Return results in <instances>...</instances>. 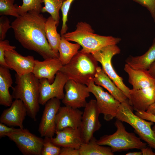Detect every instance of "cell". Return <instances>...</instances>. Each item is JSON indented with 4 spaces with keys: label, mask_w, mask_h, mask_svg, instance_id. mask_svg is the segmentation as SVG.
I'll return each mask as SVG.
<instances>
[{
    "label": "cell",
    "mask_w": 155,
    "mask_h": 155,
    "mask_svg": "<svg viewBox=\"0 0 155 155\" xmlns=\"http://www.w3.org/2000/svg\"><path fill=\"white\" fill-rule=\"evenodd\" d=\"M47 19L34 11L16 18L11 23L16 39L24 48L34 51L44 59L59 58V53L52 50L47 40L45 24Z\"/></svg>",
    "instance_id": "6da1fadb"
},
{
    "label": "cell",
    "mask_w": 155,
    "mask_h": 155,
    "mask_svg": "<svg viewBox=\"0 0 155 155\" xmlns=\"http://www.w3.org/2000/svg\"><path fill=\"white\" fill-rule=\"evenodd\" d=\"M68 41L78 43L82 47V52L92 53L106 46L117 44L121 40L119 38L102 36L94 33L92 26L85 22H78L73 31L62 35Z\"/></svg>",
    "instance_id": "7a4b0ae2"
},
{
    "label": "cell",
    "mask_w": 155,
    "mask_h": 155,
    "mask_svg": "<svg viewBox=\"0 0 155 155\" xmlns=\"http://www.w3.org/2000/svg\"><path fill=\"white\" fill-rule=\"evenodd\" d=\"M16 85L12 87L13 98L22 101L27 115L34 121L39 111V80L32 73L19 76L15 75Z\"/></svg>",
    "instance_id": "3957f363"
},
{
    "label": "cell",
    "mask_w": 155,
    "mask_h": 155,
    "mask_svg": "<svg viewBox=\"0 0 155 155\" xmlns=\"http://www.w3.org/2000/svg\"><path fill=\"white\" fill-rule=\"evenodd\" d=\"M98 62L91 53L80 51L59 71L69 79L86 85L95 76L98 66Z\"/></svg>",
    "instance_id": "277c9868"
},
{
    "label": "cell",
    "mask_w": 155,
    "mask_h": 155,
    "mask_svg": "<svg viewBox=\"0 0 155 155\" xmlns=\"http://www.w3.org/2000/svg\"><path fill=\"white\" fill-rule=\"evenodd\" d=\"M115 125L116 131L111 135H105L97 140V143L101 145H107L114 153L129 149L141 150L146 147L147 144L141 140L140 137L133 133L127 132L123 122L117 119Z\"/></svg>",
    "instance_id": "5b68a950"
},
{
    "label": "cell",
    "mask_w": 155,
    "mask_h": 155,
    "mask_svg": "<svg viewBox=\"0 0 155 155\" xmlns=\"http://www.w3.org/2000/svg\"><path fill=\"white\" fill-rule=\"evenodd\" d=\"M115 118L131 125L141 139L155 152V134L152 127L154 123L146 121L135 114L129 100L121 103Z\"/></svg>",
    "instance_id": "8992f818"
},
{
    "label": "cell",
    "mask_w": 155,
    "mask_h": 155,
    "mask_svg": "<svg viewBox=\"0 0 155 155\" xmlns=\"http://www.w3.org/2000/svg\"><path fill=\"white\" fill-rule=\"evenodd\" d=\"M120 52V49L117 44H113L104 47L91 54L97 61L100 63L104 72L129 100L130 89L125 85L122 78L116 72L111 63L113 57Z\"/></svg>",
    "instance_id": "52a82bcc"
},
{
    "label": "cell",
    "mask_w": 155,
    "mask_h": 155,
    "mask_svg": "<svg viewBox=\"0 0 155 155\" xmlns=\"http://www.w3.org/2000/svg\"><path fill=\"white\" fill-rule=\"evenodd\" d=\"M10 140L16 144L24 155H41L44 139L31 133L26 129H16L7 134Z\"/></svg>",
    "instance_id": "ba28073f"
},
{
    "label": "cell",
    "mask_w": 155,
    "mask_h": 155,
    "mask_svg": "<svg viewBox=\"0 0 155 155\" xmlns=\"http://www.w3.org/2000/svg\"><path fill=\"white\" fill-rule=\"evenodd\" d=\"M86 85L89 92L96 98L97 106L100 114L103 115L104 119L109 121L115 118L121 102L105 92L101 86L95 84L93 79Z\"/></svg>",
    "instance_id": "9c48e42d"
},
{
    "label": "cell",
    "mask_w": 155,
    "mask_h": 155,
    "mask_svg": "<svg viewBox=\"0 0 155 155\" xmlns=\"http://www.w3.org/2000/svg\"><path fill=\"white\" fill-rule=\"evenodd\" d=\"M84 108L80 128L82 142L87 143L94 137V133L100 129L102 125L99 119L100 114L96 100L91 99Z\"/></svg>",
    "instance_id": "30bf717a"
},
{
    "label": "cell",
    "mask_w": 155,
    "mask_h": 155,
    "mask_svg": "<svg viewBox=\"0 0 155 155\" xmlns=\"http://www.w3.org/2000/svg\"><path fill=\"white\" fill-rule=\"evenodd\" d=\"M68 80L65 74L59 71L52 83H50L45 78L39 80L40 104L44 105L49 100L54 98L62 100L65 95L63 91L64 86Z\"/></svg>",
    "instance_id": "8fae6325"
},
{
    "label": "cell",
    "mask_w": 155,
    "mask_h": 155,
    "mask_svg": "<svg viewBox=\"0 0 155 155\" xmlns=\"http://www.w3.org/2000/svg\"><path fill=\"white\" fill-rule=\"evenodd\" d=\"M64 88L65 94L62 102L65 106L75 108L85 106L87 103L86 99L90 96L86 85L69 79Z\"/></svg>",
    "instance_id": "7c38bea8"
},
{
    "label": "cell",
    "mask_w": 155,
    "mask_h": 155,
    "mask_svg": "<svg viewBox=\"0 0 155 155\" xmlns=\"http://www.w3.org/2000/svg\"><path fill=\"white\" fill-rule=\"evenodd\" d=\"M60 100L57 98L49 100L45 104L38 131L41 137H53L56 131L55 119L61 106Z\"/></svg>",
    "instance_id": "4fadbf2b"
},
{
    "label": "cell",
    "mask_w": 155,
    "mask_h": 155,
    "mask_svg": "<svg viewBox=\"0 0 155 155\" xmlns=\"http://www.w3.org/2000/svg\"><path fill=\"white\" fill-rule=\"evenodd\" d=\"M4 57L8 68L15 71L18 75L32 72L35 60L33 56H23L14 49L5 51Z\"/></svg>",
    "instance_id": "5bb4252c"
},
{
    "label": "cell",
    "mask_w": 155,
    "mask_h": 155,
    "mask_svg": "<svg viewBox=\"0 0 155 155\" xmlns=\"http://www.w3.org/2000/svg\"><path fill=\"white\" fill-rule=\"evenodd\" d=\"M27 115L26 108L22 101L16 99L9 108L3 111L0 122L9 126L24 128L23 123Z\"/></svg>",
    "instance_id": "9a60e30c"
},
{
    "label": "cell",
    "mask_w": 155,
    "mask_h": 155,
    "mask_svg": "<svg viewBox=\"0 0 155 155\" xmlns=\"http://www.w3.org/2000/svg\"><path fill=\"white\" fill-rule=\"evenodd\" d=\"M83 112L68 106H60L56 117V131L80 127Z\"/></svg>",
    "instance_id": "2e32d148"
},
{
    "label": "cell",
    "mask_w": 155,
    "mask_h": 155,
    "mask_svg": "<svg viewBox=\"0 0 155 155\" xmlns=\"http://www.w3.org/2000/svg\"><path fill=\"white\" fill-rule=\"evenodd\" d=\"M63 65L59 58H49L42 61L35 59L32 73L39 80L45 78L52 83Z\"/></svg>",
    "instance_id": "e0dca14e"
},
{
    "label": "cell",
    "mask_w": 155,
    "mask_h": 155,
    "mask_svg": "<svg viewBox=\"0 0 155 155\" xmlns=\"http://www.w3.org/2000/svg\"><path fill=\"white\" fill-rule=\"evenodd\" d=\"M56 136L51 138L53 143L60 147H71L79 149L83 143L80 128L71 127L56 130Z\"/></svg>",
    "instance_id": "ac0fdd59"
},
{
    "label": "cell",
    "mask_w": 155,
    "mask_h": 155,
    "mask_svg": "<svg viewBox=\"0 0 155 155\" xmlns=\"http://www.w3.org/2000/svg\"><path fill=\"white\" fill-rule=\"evenodd\" d=\"M129 100L130 104L136 111H146L155 101V84L142 89H130Z\"/></svg>",
    "instance_id": "d6986e66"
},
{
    "label": "cell",
    "mask_w": 155,
    "mask_h": 155,
    "mask_svg": "<svg viewBox=\"0 0 155 155\" xmlns=\"http://www.w3.org/2000/svg\"><path fill=\"white\" fill-rule=\"evenodd\" d=\"M128 75L129 82L134 90H139L152 86L155 84V80L148 70L133 69L125 64L124 68Z\"/></svg>",
    "instance_id": "ffe728a7"
},
{
    "label": "cell",
    "mask_w": 155,
    "mask_h": 155,
    "mask_svg": "<svg viewBox=\"0 0 155 155\" xmlns=\"http://www.w3.org/2000/svg\"><path fill=\"white\" fill-rule=\"evenodd\" d=\"M93 81L95 84L107 90L109 93L120 102L129 100L100 66L97 68Z\"/></svg>",
    "instance_id": "44dd1931"
},
{
    "label": "cell",
    "mask_w": 155,
    "mask_h": 155,
    "mask_svg": "<svg viewBox=\"0 0 155 155\" xmlns=\"http://www.w3.org/2000/svg\"><path fill=\"white\" fill-rule=\"evenodd\" d=\"M13 80L9 68L0 65V104L9 107L13 101V97L9 92V88H12Z\"/></svg>",
    "instance_id": "7402d4cb"
},
{
    "label": "cell",
    "mask_w": 155,
    "mask_h": 155,
    "mask_svg": "<svg viewBox=\"0 0 155 155\" xmlns=\"http://www.w3.org/2000/svg\"><path fill=\"white\" fill-rule=\"evenodd\" d=\"M155 61V38L152 45L143 55L137 56H130L125 60L126 63L136 69L148 70Z\"/></svg>",
    "instance_id": "603a6c76"
},
{
    "label": "cell",
    "mask_w": 155,
    "mask_h": 155,
    "mask_svg": "<svg viewBox=\"0 0 155 155\" xmlns=\"http://www.w3.org/2000/svg\"><path fill=\"white\" fill-rule=\"evenodd\" d=\"M80 45L78 43H71L65 39L63 36L58 48L59 59L63 65L67 64L78 52Z\"/></svg>",
    "instance_id": "cb8c5ba5"
},
{
    "label": "cell",
    "mask_w": 155,
    "mask_h": 155,
    "mask_svg": "<svg viewBox=\"0 0 155 155\" xmlns=\"http://www.w3.org/2000/svg\"><path fill=\"white\" fill-rule=\"evenodd\" d=\"M97 140L93 137L87 143H82L79 149L80 155H113L110 147L98 144Z\"/></svg>",
    "instance_id": "d4e9b609"
},
{
    "label": "cell",
    "mask_w": 155,
    "mask_h": 155,
    "mask_svg": "<svg viewBox=\"0 0 155 155\" xmlns=\"http://www.w3.org/2000/svg\"><path fill=\"white\" fill-rule=\"evenodd\" d=\"M56 22L51 16L46 20L45 24V30L47 40L53 51L59 53L58 48L61 36L57 31Z\"/></svg>",
    "instance_id": "484cf974"
},
{
    "label": "cell",
    "mask_w": 155,
    "mask_h": 155,
    "mask_svg": "<svg viewBox=\"0 0 155 155\" xmlns=\"http://www.w3.org/2000/svg\"><path fill=\"white\" fill-rule=\"evenodd\" d=\"M44 6L42 7L41 12H47L56 22L57 26L59 23V11L63 2V0H42Z\"/></svg>",
    "instance_id": "4316f807"
},
{
    "label": "cell",
    "mask_w": 155,
    "mask_h": 155,
    "mask_svg": "<svg viewBox=\"0 0 155 155\" xmlns=\"http://www.w3.org/2000/svg\"><path fill=\"white\" fill-rule=\"evenodd\" d=\"M21 6L16 4L17 12L19 15H23L28 11H34L39 13L41 12L42 8V0H22Z\"/></svg>",
    "instance_id": "83f0119b"
},
{
    "label": "cell",
    "mask_w": 155,
    "mask_h": 155,
    "mask_svg": "<svg viewBox=\"0 0 155 155\" xmlns=\"http://www.w3.org/2000/svg\"><path fill=\"white\" fill-rule=\"evenodd\" d=\"M15 0H0V15H10L16 18L19 15L17 12Z\"/></svg>",
    "instance_id": "f1b7e54d"
},
{
    "label": "cell",
    "mask_w": 155,
    "mask_h": 155,
    "mask_svg": "<svg viewBox=\"0 0 155 155\" xmlns=\"http://www.w3.org/2000/svg\"><path fill=\"white\" fill-rule=\"evenodd\" d=\"M61 148L52 143L51 138L44 137L41 155H59Z\"/></svg>",
    "instance_id": "f546056e"
},
{
    "label": "cell",
    "mask_w": 155,
    "mask_h": 155,
    "mask_svg": "<svg viewBox=\"0 0 155 155\" xmlns=\"http://www.w3.org/2000/svg\"><path fill=\"white\" fill-rule=\"evenodd\" d=\"M74 0H66L63 2L61 9L62 15V25L60 31V35L61 36L66 33L68 29L67 25L68 14L71 4Z\"/></svg>",
    "instance_id": "4dcf8cb0"
},
{
    "label": "cell",
    "mask_w": 155,
    "mask_h": 155,
    "mask_svg": "<svg viewBox=\"0 0 155 155\" xmlns=\"http://www.w3.org/2000/svg\"><path fill=\"white\" fill-rule=\"evenodd\" d=\"M16 48V46L10 44L8 40H0V65L8 67L5 61V51L14 50Z\"/></svg>",
    "instance_id": "1f68e13d"
},
{
    "label": "cell",
    "mask_w": 155,
    "mask_h": 155,
    "mask_svg": "<svg viewBox=\"0 0 155 155\" xmlns=\"http://www.w3.org/2000/svg\"><path fill=\"white\" fill-rule=\"evenodd\" d=\"M9 19L5 15H2L0 18V40H4L7 30L12 28L9 24Z\"/></svg>",
    "instance_id": "d6a6232c"
},
{
    "label": "cell",
    "mask_w": 155,
    "mask_h": 155,
    "mask_svg": "<svg viewBox=\"0 0 155 155\" xmlns=\"http://www.w3.org/2000/svg\"><path fill=\"white\" fill-rule=\"evenodd\" d=\"M146 7L155 22V0H133Z\"/></svg>",
    "instance_id": "836d02e7"
},
{
    "label": "cell",
    "mask_w": 155,
    "mask_h": 155,
    "mask_svg": "<svg viewBox=\"0 0 155 155\" xmlns=\"http://www.w3.org/2000/svg\"><path fill=\"white\" fill-rule=\"evenodd\" d=\"M135 114L139 117L146 120L151 121L155 123V116L147 113L146 111H137ZM155 134V125L152 127Z\"/></svg>",
    "instance_id": "e575fe53"
},
{
    "label": "cell",
    "mask_w": 155,
    "mask_h": 155,
    "mask_svg": "<svg viewBox=\"0 0 155 155\" xmlns=\"http://www.w3.org/2000/svg\"><path fill=\"white\" fill-rule=\"evenodd\" d=\"M59 155H80L79 150L71 147H61Z\"/></svg>",
    "instance_id": "d590c367"
},
{
    "label": "cell",
    "mask_w": 155,
    "mask_h": 155,
    "mask_svg": "<svg viewBox=\"0 0 155 155\" xmlns=\"http://www.w3.org/2000/svg\"><path fill=\"white\" fill-rule=\"evenodd\" d=\"M16 128L13 127L8 126L3 123H0V137H4L7 134L14 131Z\"/></svg>",
    "instance_id": "8d00e7d4"
},
{
    "label": "cell",
    "mask_w": 155,
    "mask_h": 155,
    "mask_svg": "<svg viewBox=\"0 0 155 155\" xmlns=\"http://www.w3.org/2000/svg\"><path fill=\"white\" fill-rule=\"evenodd\" d=\"M150 147L144 148L141 150L142 155H155V152H154Z\"/></svg>",
    "instance_id": "74e56055"
},
{
    "label": "cell",
    "mask_w": 155,
    "mask_h": 155,
    "mask_svg": "<svg viewBox=\"0 0 155 155\" xmlns=\"http://www.w3.org/2000/svg\"><path fill=\"white\" fill-rule=\"evenodd\" d=\"M150 75L155 80V61L148 70Z\"/></svg>",
    "instance_id": "f35d334b"
},
{
    "label": "cell",
    "mask_w": 155,
    "mask_h": 155,
    "mask_svg": "<svg viewBox=\"0 0 155 155\" xmlns=\"http://www.w3.org/2000/svg\"><path fill=\"white\" fill-rule=\"evenodd\" d=\"M146 111L155 116V101L149 106Z\"/></svg>",
    "instance_id": "ab89813d"
},
{
    "label": "cell",
    "mask_w": 155,
    "mask_h": 155,
    "mask_svg": "<svg viewBox=\"0 0 155 155\" xmlns=\"http://www.w3.org/2000/svg\"><path fill=\"white\" fill-rule=\"evenodd\" d=\"M126 155H142V153L140 152H129L125 154Z\"/></svg>",
    "instance_id": "60d3db41"
},
{
    "label": "cell",
    "mask_w": 155,
    "mask_h": 155,
    "mask_svg": "<svg viewBox=\"0 0 155 155\" xmlns=\"http://www.w3.org/2000/svg\"><path fill=\"white\" fill-rule=\"evenodd\" d=\"M65 0H63V1H65Z\"/></svg>",
    "instance_id": "b9f144b4"
}]
</instances>
